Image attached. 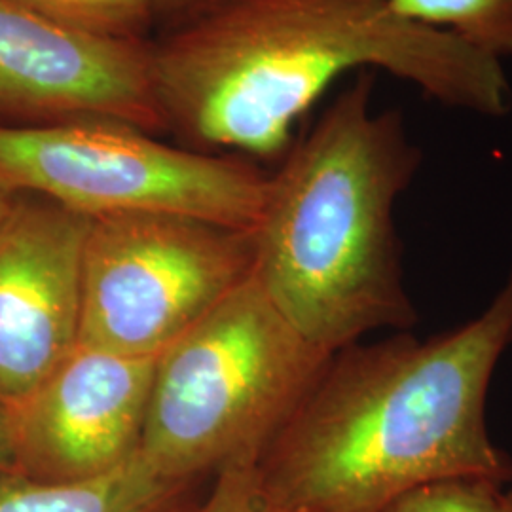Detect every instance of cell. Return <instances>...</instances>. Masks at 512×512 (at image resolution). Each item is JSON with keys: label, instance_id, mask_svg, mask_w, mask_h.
Returning a JSON list of instances; mask_svg holds the SVG:
<instances>
[{"label": "cell", "instance_id": "obj_11", "mask_svg": "<svg viewBox=\"0 0 512 512\" xmlns=\"http://www.w3.org/2000/svg\"><path fill=\"white\" fill-rule=\"evenodd\" d=\"M393 10L446 31L476 52L501 61L512 57V0H391Z\"/></svg>", "mask_w": 512, "mask_h": 512}, {"label": "cell", "instance_id": "obj_15", "mask_svg": "<svg viewBox=\"0 0 512 512\" xmlns=\"http://www.w3.org/2000/svg\"><path fill=\"white\" fill-rule=\"evenodd\" d=\"M16 469V450H14V433L12 418L8 406L0 401V475Z\"/></svg>", "mask_w": 512, "mask_h": 512}, {"label": "cell", "instance_id": "obj_12", "mask_svg": "<svg viewBox=\"0 0 512 512\" xmlns=\"http://www.w3.org/2000/svg\"><path fill=\"white\" fill-rule=\"evenodd\" d=\"M38 16L82 37L148 42L160 21L158 0H16Z\"/></svg>", "mask_w": 512, "mask_h": 512}, {"label": "cell", "instance_id": "obj_10", "mask_svg": "<svg viewBox=\"0 0 512 512\" xmlns=\"http://www.w3.org/2000/svg\"><path fill=\"white\" fill-rule=\"evenodd\" d=\"M188 488L162 478L139 452L107 475L76 482L4 473L0 512H150Z\"/></svg>", "mask_w": 512, "mask_h": 512}, {"label": "cell", "instance_id": "obj_18", "mask_svg": "<svg viewBox=\"0 0 512 512\" xmlns=\"http://www.w3.org/2000/svg\"><path fill=\"white\" fill-rule=\"evenodd\" d=\"M16 196H18V192H14L12 188H8L6 184L0 181V224L8 217Z\"/></svg>", "mask_w": 512, "mask_h": 512}, {"label": "cell", "instance_id": "obj_13", "mask_svg": "<svg viewBox=\"0 0 512 512\" xmlns=\"http://www.w3.org/2000/svg\"><path fill=\"white\" fill-rule=\"evenodd\" d=\"M384 512H512V480H440L399 497Z\"/></svg>", "mask_w": 512, "mask_h": 512}, {"label": "cell", "instance_id": "obj_6", "mask_svg": "<svg viewBox=\"0 0 512 512\" xmlns=\"http://www.w3.org/2000/svg\"><path fill=\"white\" fill-rule=\"evenodd\" d=\"M253 270V230L165 213L92 219L80 342L156 359Z\"/></svg>", "mask_w": 512, "mask_h": 512}, {"label": "cell", "instance_id": "obj_5", "mask_svg": "<svg viewBox=\"0 0 512 512\" xmlns=\"http://www.w3.org/2000/svg\"><path fill=\"white\" fill-rule=\"evenodd\" d=\"M268 179L243 156L173 147L120 122H0V181L90 219L165 213L253 230Z\"/></svg>", "mask_w": 512, "mask_h": 512}, {"label": "cell", "instance_id": "obj_4", "mask_svg": "<svg viewBox=\"0 0 512 512\" xmlns=\"http://www.w3.org/2000/svg\"><path fill=\"white\" fill-rule=\"evenodd\" d=\"M330 355L294 327L253 270L156 357L141 456L183 486L258 463Z\"/></svg>", "mask_w": 512, "mask_h": 512}, {"label": "cell", "instance_id": "obj_14", "mask_svg": "<svg viewBox=\"0 0 512 512\" xmlns=\"http://www.w3.org/2000/svg\"><path fill=\"white\" fill-rule=\"evenodd\" d=\"M200 512H275L262 488L258 463L238 461L220 469Z\"/></svg>", "mask_w": 512, "mask_h": 512}, {"label": "cell", "instance_id": "obj_16", "mask_svg": "<svg viewBox=\"0 0 512 512\" xmlns=\"http://www.w3.org/2000/svg\"><path fill=\"white\" fill-rule=\"evenodd\" d=\"M158 2H160V19H169L173 23L202 10L203 6L215 0H158Z\"/></svg>", "mask_w": 512, "mask_h": 512}, {"label": "cell", "instance_id": "obj_2", "mask_svg": "<svg viewBox=\"0 0 512 512\" xmlns=\"http://www.w3.org/2000/svg\"><path fill=\"white\" fill-rule=\"evenodd\" d=\"M512 344V270L473 321L418 340L408 330L330 355L277 433L258 475L275 512H384L421 486L512 480L486 401Z\"/></svg>", "mask_w": 512, "mask_h": 512}, {"label": "cell", "instance_id": "obj_8", "mask_svg": "<svg viewBox=\"0 0 512 512\" xmlns=\"http://www.w3.org/2000/svg\"><path fill=\"white\" fill-rule=\"evenodd\" d=\"M156 359L78 344L18 404L16 471L48 482L107 475L139 454Z\"/></svg>", "mask_w": 512, "mask_h": 512}, {"label": "cell", "instance_id": "obj_17", "mask_svg": "<svg viewBox=\"0 0 512 512\" xmlns=\"http://www.w3.org/2000/svg\"><path fill=\"white\" fill-rule=\"evenodd\" d=\"M184 495H186V492L173 497V499H169V501H165L160 507H156V509H152L150 512H200V505L188 501Z\"/></svg>", "mask_w": 512, "mask_h": 512}, {"label": "cell", "instance_id": "obj_3", "mask_svg": "<svg viewBox=\"0 0 512 512\" xmlns=\"http://www.w3.org/2000/svg\"><path fill=\"white\" fill-rule=\"evenodd\" d=\"M421 152L359 73L270 175L253 228L255 274L313 346L336 353L374 330H408L395 207Z\"/></svg>", "mask_w": 512, "mask_h": 512}, {"label": "cell", "instance_id": "obj_9", "mask_svg": "<svg viewBox=\"0 0 512 512\" xmlns=\"http://www.w3.org/2000/svg\"><path fill=\"white\" fill-rule=\"evenodd\" d=\"M92 219L19 192L0 224V401L25 399L78 344Z\"/></svg>", "mask_w": 512, "mask_h": 512}, {"label": "cell", "instance_id": "obj_7", "mask_svg": "<svg viewBox=\"0 0 512 512\" xmlns=\"http://www.w3.org/2000/svg\"><path fill=\"white\" fill-rule=\"evenodd\" d=\"M110 120L167 131L148 42L82 37L16 0H0V122Z\"/></svg>", "mask_w": 512, "mask_h": 512}, {"label": "cell", "instance_id": "obj_1", "mask_svg": "<svg viewBox=\"0 0 512 512\" xmlns=\"http://www.w3.org/2000/svg\"><path fill=\"white\" fill-rule=\"evenodd\" d=\"M374 71L450 109H511L501 61L399 16L391 0H215L150 40L167 131L219 154H285L296 122L338 78Z\"/></svg>", "mask_w": 512, "mask_h": 512}]
</instances>
